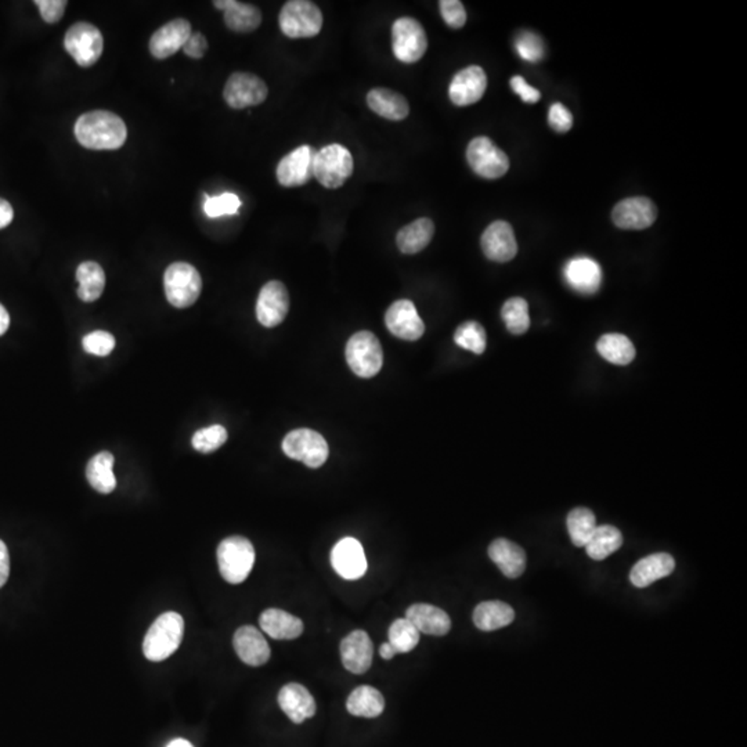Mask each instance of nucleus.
<instances>
[{"label": "nucleus", "instance_id": "49530a36", "mask_svg": "<svg viewBox=\"0 0 747 747\" xmlns=\"http://www.w3.org/2000/svg\"><path fill=\"white\" fill-rule=\"evenodd\" d=\"M439 6H440L443 20L450 29H463L466 22V12L460 0H442Z\"/></svg>", "mask_w": 747, "mask_h": 747}, {"label": "nucleus", "instance_id": "3c124183", "mask_svg": "<svg viewBox=\"0 0 747 747\" xmlns=\"http://www.w3.org/2000/svg\"><path fill=\"white\" fill-rule=\"evenodd\" d=\"M183 50L192 59H202L208 50L207 37L200 32H193L183 46Z\"/></svg>", "mask_w": 747, "mask_h": 747}, {"label": "nucleus", "instance_id": "1a4fd4ad", "mask_svg": "<svg viewBox=\"0 0 747 747\" xmlns=\"http://www.w3.org/2000/svg\"><path fill=\"white\" fill-rule=\"evenodd\" d=\"M283 451L288 457L302 461L309 468H320L327 461L330 453L325 439L308 428L288 433L283 440Z\"/></svg>", "mask_w": 747, "mask_h": 747}, {"label": "nucleus", "instance_id": "ddd939ff", "mask_svg": "<svg viewBox=\"0 0 747 747\" xmlns=\"http://www.w3.org/2000/svg\"><path fill=\"white\" fill-rule=\"evenodd\" d=\"M656 218V205L646 197L626 198L612 210V220L623 230L648 229Z\"/></svg>", "mask_w": 747, "mask_h": 747}, {"label": "nucleus", "instance_id": "f3484780", "mask_svg": "<svg viewBox=\"0 0 747 747\" xmlns=\"http://www.w3.org/2000/svg\"><path fill=\"white\" fill-rule=\"evenodd\" d=\"M386 327L395 337L405 341H417L425 332V324L418 315L415 303L408 300L392 303L385 315Z\"/></svg>", "mask_w": 747, "mask_h": 747}, {"label": "nucleus", "instance_id": "4d7b16f0", "mask_svg": "<svg viewBox=\"0 0 747 747\" xmlns=\"http://www.w3.org/2000/svg\"><path fill=\"white\" fill-rule=\"evenodd\" d=\"M168 747H194L193 746L190 742L185 741V739H176V741L170 742L168 744Z\"/></svg>", "mask_w": 747, "mask_h": 747}, {"label": "nucleus", "instance_id": "f257e3e1", "mask_svg": "<svg viewBox=\"0 0 747 747\" xmlns=\"http://www.w3.org/2000/svg\"><path fill=\"white\" fill-rule=\"evenodd\" d=\"M75 137L89 150L121 149L127 139V127L124 119L104 110L86 112L78 118Z\"/></svg>", "mask_w": 747, "mask_h": 747}, {"label": "nucleus", "instance_id": "b1692460", "mask_svg": "<svg viewBox=\"0 0 747 747\" xmlns=\"http://www.w3.org/2000/svg\"><path fill=\"white\" fill-rule=\"evenodd\" d=\"M566 283L573 290L580 293H595L603 280L601 266L590 258H575L566 263L565 270Z\"/></svg>", "mask_w": 747, "mask_h": 747}, {"label": "nucleus", "instance_id": "4468645a", "mask_svg": "<svg viewBox=\"0 0 747 747\" xmlns=\"http://www.w3.org/2000/svg\"><path fill=\"white\" fill-rule=\"evenodd\" d=\"M290 309V295L282 282L263 285L257 302L258 322L266 328L282 324Z\"/></svg>", "mask_w": 747, "mask_h": 747}, {"label": "nucleus", "instance_id": "f8f14e48", "mask_svg": "<svg viewBox=\"0 0 747 747\" xmlns=\"http://www.w3.org/2000/svg\"><path fill=\"white\" fill-rule=\"evenodd\" d=\"M269 89L259 77L248 72H235L229 78L223 90L227 105L232 109L242 110L259 105L267 99Z\"/></svg>", "mask_w": 747, "mask_h": 747}, {"label": "nucleus", "instance_id": "a18cd8bd", "mask_svg": "<svg viewBox=\"0 0 747 747\" xmlns=\"http://www.w3.org/2000/svg\"><path fill=\"white\" fill-rule=\"evenodd\" d=\"M82 346H84L85 352L89 355L109 356L114 350L115 338L107 331H93V332L85 335L82 340Z\"/></svg>", "mask_w": 747, "mask_h": 747}, {"label": "nucleus", "instance_id": "de8ad7c7", "mask_svg": "<svg viewBox=\"0 0 747 747\" xmlns=\"http://www.w3.org/2000/svg\"><path fill=\"white\" fill-rule=\"evenodd\" d=\"M548 122L554 130L559 133L569 132L573 127V115L566 109L565 105L561 103L551 105L550 114H548Z\"/></svg>", "mask_w": 747, "mask_h": 747}, {"label": "nucleus", "instance_id": "423d86ee", "mask_svg": "<svg viewBox=\"0 0 747 747\" xmlns=\"http://www.w3.org/2000/svg\"><path fill=\"white\" fill-rule=\"evenodd\" d=\"M280 29L291 39L313 37L320 34L323 27V12L309 0H291L278 17Z\"/></svg>", "mask_w": 747, "mask_h": 747}, {"label": "nucleus", "instance_id": "4be33fe9", "mask_svg": "<svg viewBox=\"0 0 747 747\" xmlns=\"http://www.w3.org/2000/svg\"><path fill=\"white\" fill-rule=\"evenodd\" d=\"M235 653L245 664L263 666L270 659V646L263 634L252 626H242L233 636Z\"/></svg>", "mask_w": 747, "mask_h": 747}, {"label": "nucleus", "instance_id": "9d476101", "mask_svg": "<svg viewBox=\"0 0 747 747\" xmlns=\"http://www.w3.org/2000/svg\"><path fill=\"white\" fill-rule=\"evenodd\" d=\"M466 160L473 172L485 179H498L510 169V160L488 137H475L466 149Z\"/></svg>", "mask_w": 747, "mask_h": 747}, {"label": "nucleus", "instance_id": "20e7f679", "mask_svg": "<svg viewBox=\"0 0 747 747\" xmlns=\"http://www.w3.org/2000/svg\"><path fill=\"white\" fill-rule=\"evenodd\" d=\"M164 287L168 302L177 309H185L201 295L202 278L190 263L175 262L165 272Z\"/></svg>", "mask_w": 747, "mask_h": 747}, {"label": "nucleus", "instance_id": "cd10ccee", "mask_svg": "<svg viewBox=\"0 0 747 747\" xmlns=\"http://www.w3.org/2000/svg\"><path fill=\"white\" fill-rule=\"evenodd\" d=\"M488 556L498 566L503 575L516 579L526 569V553L522 546L506 538H497L488 546Z\"/></svg>", "mask_w": 747, "mask_h": 747}, {"label": "nucleus", "instance_id": "864d4df0", "mask_svg": "<svg viewBox=\"0 0 747 747\" xmlns=\"http://www.w3.org/2000/svg\"><path fill=\"white\" fill-rule=\"evenodd\" d=\"M14 219V209L12 204L4 198H0V230L4 229Z\"/></svg>", "mask_w": 747, "mask_h": 747}, {"label": "nucleus", "instance_id": "6e6d98bb", "mask_svg": "<svg viewBox=\"0 0 747 747\" xmlns=\"http://www.w3.org/2000/svg\"><path fill=\"white\" fill-rule=\"evenodd\" d=\"M396 653H398V652L395 651V648H393L390 643H385L381 645L380 655L381 658L385 659V661H390V659L395 658Z\"/></svg>", "mask_w": 747, "mask_h": 747}, {"label": "nucleus", "instance_id": "473e14b6", "mask_svg": "<svg viewBox=\"0 0 747 747\" xmlns=\"http://www.w3.org/2000/svg\"><path fill=\"white\" fill-rule=\"evenodd\" d=\"M114 456L109 451H102L89 461L86 466V478L90 486L102 495H110L117 488L114 475Z\"/></svg>", "mask_w": 747, "mask_h": 747}, {"label": "nucleus", "instance_id": "a878e982", "mask_svg": "<svg viewBox=\"0 0 747 747\" xmlns=\"http://www.w3.org/2000/svg\"><path fill=\"white\" fill-rule=\"evenodd\" d=\"M213 4L225 12L226 25L232 31L248 34L262 24V12L253 4H242L237 0H218Z\"/></svg>", "mask_w": 747, "mask_h": 747}, {"label": "nucleus", "instance_id": "e433bc0d", "mask_svg": "<svg viewBox=\"0 0 747 747\" xmlns=\"http://www.w3.org/2000/svg\"><path fill=\"white\" fill-rule=\"evenodd\" d=\"M623 546V536L615 526H596L588 543L586 544L587 554L594 561H603Z\"/></svg>", "mask_w": 747, "mask_h": 747}, {"label": "nucleus", "instance_id": "c85d7f7f", "mask_svg": "<svg viewBox=\"0 0 747 747\" xmlns=\"http://www.w3.org/2000/svg\"><path fill=\"white\" fill-rule=\"evenodd\" d=\"M367 104L375 114L390 121H403L410 112V107L405 96L385 87L370 90L367 94Z\"/></svg>", "mask_w": 747, "mask_h": 747}, {"label": "nucleus", "instance_id": "f03ea898", "mask_svg": "<svg viewBox=\"0 0 747 747\" xmlns=\"http://www.w3.org/2000/svg\"><path fill=\"white\" fill-rule=\"evenodd\" d=\"M185 634V621L176 612H167L150 627L143 643L145 658L162 661L179 648Z\"/></svg>", "mask_w": 747, "mask_h": 747}, {"label": "nucleus", "instance_id": "2f4dec72", "mask_svg": "<svg viewBox=\"0 0 747 747\" xmlns=\"http://www.w3.org/2000/svg\"><path fill=\"white\" fill-rule=\"evenodd\" d=\"M513 619V609L501 601H486L479 603L473 611V623L482 631H495L510 626Z\"/></svg>", "mask_w": 747, "mask_h": 747}, {"label": "nucleus", "instance_id": "dca6fc26", "mask_svg": "<svg viewBox=\"0 0 747 747\" xmlns=\"http://www.w3.org/2000/svg\"><path fill=\"white\" fill-rule=\"evenodd\" d=\"M316 152L310 145H300L283 158L277 167V180L284 187H300L313 177Z\"/></svg>", "mask_w": 747, "mask_h": 747}, {"label": "nucleus", "instance_id": "2eb2a0df", "mask_svg": "<svg viewBox=\"0 0 747 747\" xmlns=\"http://www.w3.org/2000/svg\"><path fill=\"white\" fill-rule=\"evenodd\" d=\"M331 565L345 580L362 579L367 571V559L362 544L353 538L338 541L331 551Z\"/></svg>", "mask_w": 747, "mask_h": 747}, {"label": "nucleus", "instance_id": "bb28decb", "mask_svg": "<svg viewBox=\"0 0 747 747\" xmlns=\"http://www.w3.org/2000/svg\"><path fill=\"white\" fill-rule=\"evenodd\" d=\"M406 619L415 624L420 633L442 636L450 631L451 619L443 609L430 603H415L406 611Z\"/></svg>", "mask_w": 747, "mask_h": 747}, {"label": "nucleus", "instance_id": "39448f33", "mask_svg": "<svg viewBox=\"0 0 747 747\" xmlns=\"http://www.w3.org/2000/svg\"><path fill=\"white\" fill-rule=\"evenodd\" d=\"M353 168L349 150L341 144H330L316 152L313 176L325 189H340L352 176Z\"/></svg>", "mask_w": 747, "mask_h": 747}, {"label": "nucleus", "instance_id": "8fccbe9b", "mask_svg": "<svg viewBox=\"0 0 747 747\" xmlns=\"http://www.w3.org/2000/svg\"><path fill=\"white\" fill-rule=\"evenodd\" d=\"M511 87H513V92L518 94L521 99L523 100L525 103H529V104H535L540 100L541 94L536 87L530 86L528 82L525 81V78L521 77V75H516L511 79Z\"/></svg>", "mask_w": 747, "mask_h": 747}, {"label": "nucleus", "instance_id": "58836bf2", "mask_svg": "<svg viewBox=\"0 0 747 747\" xmlns=\"http://www.w3.org/2000/svg\"><path fill=\"white\" fill-rule=\"evenodd\" d=\"M501 317L505 323L506 330L513 335H522L530 327L529 305L523 298H511L504 303Z\"/></svg>", "mask_w": 747, "mask_h": 747}, {"label": "nucleus", "instance_id": "6ab92c4d", "mask_svg": "<svg viewBox=\"0 0 747 747\" xmlns=\"http://www.w3.org/2000/svg\"><path fill=\"white\" fill-rule=\"evenodd\" d=\"M482 250L493 262H510L518 253L513 226L504 220L491 223L482 234Z\"/></svg>", "mask_w": 747, "mask_h": 747}, {"label": "nucleus", "instance_id": "7ed1b4c3", "mask_svg": "<svg viewBox=\"0 0 747 747\" xmlns=\"http://www.w3.org/2000/svg\"><path fill=\"white\" fill-rule=\"evenodd\" d=\"M255 563L252 543L242 536L225 538L218 546V565L227 583L240 584L250 576Z\"/></svg>", "mask_w": 747, "mask_h": 747}, {"label": "nucleus", "instance_id": "aec40b11", "mask_svg": "<svg viewBox=\"0 0 747 747\" xmlns=\"http://www.w3.org/2000/svg\"><path fill=\"white\" fill-rule=\"evenodd\" d=\"M192 34V24L187 20H172L152 35L149 45L150 52L155 59H168L183 49Z\"/></svg>", "mask_w": 747, "mask_h": 747}, {"label": "nucleus", "instance_id": "a211bd4d", "mask_svg": "<svg viewBox=\"0 0 747 747\" xmlns=\"http://www.w3.org/2000/svg\"><path fill=\"white\" fill-rule=\"evenodd\" d=\"M488 89V77L478 65H471L456 74L448 87L451 102L458 107L475 104Z\"/></svg>", "mask_w": 747, "mask_h": 747}, {"label": "nucleus", "instance_id": "c9c22d12", "mask_svg": "<svg viewBox=\"0 0 747 747\" xmlns=\"http://www.w3.org/2000/svg\"><path fill=\"white\" fill-rule=\"evenodd\" d=\"M596 350L606 362L616 365H630L636 358V348L626 335L606 333L596 342Z\"/></svg>", "mask_w": 747, "mask_h": 747}, {"label": "nucleus", "instance_id": "09e8293b", "mask_svg": "<svg viewBox=\"0 0 747 747\" xmlns=\"http://www.w3.org/2000/svg\"><path fill=\"white\" fill-rule=\"evenodd\" d=\"M37 9L41 12L42 19L47 24H56L64 16L67 2L65 0H37Z\"/></svg>", "mask_w": 747, "mask_h": 747}, {"label": "nucleus", "instance_id": "6e6552de", "mask_svg": "<svg viewBox=\"0 0 747 747\" xmlns=\"http://www.w3.org/2000/svg\"><path fill=\"white\" fill-rule=\"evenodd\" d=\"M64 47L70 56L84 69L99 62L104 49L102 32L89 22H77L67 31Z\"/></svg>", "mask_w": 747, "mask_h": 747}, {"label": "nucleus", "instance_id": "c03bdc74", "mask_svg": "<svg viewBox=\"0 0 747 747\" xmlns=\"http://www.w3.org/2000/svg\"><path fill=\"white\" fill-rule=\"evenodd\" d=\"M516 52L526 62H538L544 57V44L535 32L525 31L516 37Z\"/></svg>", "mask_w": 747, "mask_h": 747}, {"label": "nucleus", "instance_id": "72a5a7b5", "mask_svg": "<svg viewBox=\"0 0 747 747\" xmlns=\"http://www.w3.org/2000/svg\"><path fill=\"white\" fill-rule=\"evenodd\" d=\"M346 709L352 716L375 718L382 714L385 699L378 689L362 685L350 694L346 702Z\"/></svg>", "mask_w": 747, "mask_h": 747}, {"label": "nucleus", "instance_id": "79ce46f5", "mask_svg": "<svg viewBox=\"0 0 747 747\" xmlns=\"http://www.w3.org/2000/svg\"><path fill=\"white\" fill-rule=\"evenodd\" d=\"M227 431L222 425H210L197 431L193 436L192 445L200 453H212L225 445L227 440Z\"/></svg>", "mask_w": 747, "mask_h": 747}, {"label": "nucleus", "instance_id": "ea45409f", "mask_svg": "<svg viewBox=\"0 0 747 747\" xmlns=\"http://www.w3.org/2000/svg\"><path fill=\"white\" fill-rule=\"evenodd\" d=\"M390 641L398 653H408L420 643V631L407 619H398L390 627Z\"/></svg>", "mask_w": 747, "mask_h": 747}, {"label": "nucleus", "instance_id": "4c0bfd02", "mask_svg": "<svg viewBox=\"0 0 747 747\" xmlns=\"http://www.w3.org/2000/svg\"><path fill=\"white\" fill-rule=\"evenodd\" d=\"M568 530L571 543L576 546H586L596 529V519L588 508H575L568 515Z\"/></svg>", "mask_w": 747, "mask_h": 747}, {"label": "nucleus", "instance_id": "37998d69", "mask_svg": "<svg viewBox=\"0 0 747 747\" xmlns=\"http://www.w3.org/2000/svg\"><path fill=\"white\" fill-rule=\"evenodd\" d=\"M242 208V200L234 193H223L217 197L205 195L204 212L208 218H220L225 215H237Z\"/></svg>", "mask_w": 747, "mask_h": 747}, {"label": "nucleus", "instance_id": "a19ab883", "mask_svg": "<svg viewBox=\"0 0 747 747\" xmlns=\"http://www.w3.org/2000/svg\"><path fill=\"white\" fill-rule=\"evenodd\" d=\"M455 342L463 349L470 350L475 355H482L488 345L485 328L476 322L464 323L456 331Z\"/></svg>", "mask_w": 747, "mask_h": 747}, {"label": "nucleus", "instance_id": "5701e85b", "mask_svg": "<svg viewBox=\"0 0 747 747\" xmlns=\"http://www.w3.org/2000/svg\"><path fill=\"white\" fill-rule=\"evenodd\" d=\"M278 704L282 710L290 717L291 721L300 724L305 719L312 718L316 714L315 699L305 686L300 684L291 683L283 686L278 694Z\"/></svg>", "mask_w": 747, "mask_h": 747}, {"label": "nucleus", "instance_id": "412c9836", "mask_svg": "<svg viewBox=\"0 0 747 747\" xmlns=\"http://www.w3.org/2000/svg\"><path fill=\"white\" fill-rule=\"evenodd\" d=\"M340 651L343 667L350 673L365 674L373 663V643L365 631L348 634L341 643Z\"/></svg>", "mask_w": 747, "mask_h": 747}, {"label": "nucleus", "instance_id": "9b49d317", "mask_svg": "<svg viewBox=\"0 0 747 747\" xmlns=\"http://www.w3.org/2000/svg\"><path fill=\"white\" fill-rule=\"evenodd\" d=\"M393 54L398 62L411 64L423 59L428 49L425 29L417 20L402 17L396 20L392 29Z\"/></svg>", "mask_w": 747, "mask_h": 747}, {"label": "nucleus", "instance_id": "c756f323", "mask_svg": "<svg viewBox=\"0 0 747 747\" xmlns=\"http://www.w3.org/2000/svg\"><path fill=\"white\" fill-rule=\"evenodd\" d=\"M260 628L275 639H295L303 633V621L282 609L270 608L259 619Z\"/></svg>", "mask_w": 747, "mask_h": 747}, {"label": "nucleus", "instance_id": "7c9ffc66", "mask_svg": "<svg viewBox=\"0 0 747 747\" xmlns=\"http://www.w3.org/2000/svg\"><path fill=\"white\" fill-rule=\"evenodd\" d=\"M433 234H435V225L432 220L428 218H420L410 225L405 226L398 233L396 242H398V250L403 253L415 255L430 245Z\"/></svg>", "mask_w": 747, "mask_h": 747}, {"label": "nucleus", "instance_id": "f704fd0d", "mask_svg": "<svg viewBox=\"0 0 747 747\" xmlns=\"http://www.w3.org/2000/svg\"><path fill=\"white\" fill-rule=\"evenodd\" d=\"M78 297L90 303L99 300L105 288V273L96 262H84L77 269Z\"/></svg>", "mask_w": 747, "mask_h": 747}, {"label": "nucleus", "instance_id": "603ef678", "mask_svg": "<svg viewBox=\"0 0 747 747\" xmlns=\"http://www.w3.org/2000/svg\"><path fill=\"white\" fill-rule=\"evenodd\" d=\"M10 573V556L6 544L0 540V588L4 586Z\"/></svg>", "mask_w": 747, "mask_h": 747}, {"label": "nucleus", "instance_id": "393cba45", "mask_svg": "<svg viewBox=\"0 0 747 747\" xmlns=\"http://www.w3.org/2000/svg\"><path fill=\"white\" fill-rule=\"evenodd\" d=\"M676 569V561L670 554H652L641 559L630 571V581L636 588H645L652 583L667 578Z\"/></svg>", "mask_w": 747, "mask_h": 747}, {"label": "nucleus", "instance_id": "0eeeda50", "mask_svg": "<svg viewBox=\"0 0 747 747\" xmlns=\"http://www.w3.org/2000/svg\"><path fill=\"white\" fill-rule=\"evenodd\" d=\"M346 362L358 377L371 378L382 368L383 352L378 338L370 331H360L346 345Z\"/></svg>", "mask_w": 747, "mask_h": 747}, {"label": "nucleus", "instance_id": "5fc2aeb1", "mask_svg": "<svg viewBox=\"0 0 747 747\" xmlns=\"http://www.w3.org/2000/svg\"><path fill=\"white\" fill-rule=\"evenodd\" d=\"M10 325V316L9 312H7L6 308H4L2 303H0V337L4 335L9 330Z\"/></svg>", "mask_w": 747, "mask_h": 747}]
</instances>
